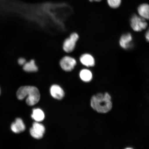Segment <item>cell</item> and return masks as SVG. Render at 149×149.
Listing matches in <instances>:
<instances>
[{
    "label": "cell",
    "instance_id": "cell-1",
    "mask_svg": "<svg viewBox=\"0 0 149 149\" xmlns=\"http://www.w3.org/2000/svg\"><path fill=\"white\" fill-rule=\"evenodd\" d=\"M91 105L92 109L98 113H108L113 107L111 97L107 92L98 93L92 97Z\"/></svg>",
    "mask_w": 149,
    "mask_h": 149
},
{
    "label": "cell",
    "instance_id": "cell-2",
    "mask_svg": "<svg viewBox=\"0 0 149 149\" xmlns=\"http://www.w3.org/2000/svg\"><path fill=\"white\" fill-rule=\"evenodd\" d=\"M130 25L134 31L136 32H141L146 29L148 24L146 20L134 14L130 18Z\"/></svg>",
    "mask_w": 149,
    "mask_h": 149
},
{
    "label": "cell",
    "instance_id": "cell-3",
    "mask_svg": "<svg viewBox=\"0 0 149 149\" xmlns=\"http://www.w3.org/2000/svg\"><path fill=\"white\" fill-rule=\"evenodd\" d=\"M26 102L28 105L33 106L38 103L40 99V94L38 88L34 86H29Z\"/></svg>",
    "mask_w": 149,
    "mask_h": 149
},
{
    "label": "cell",
    "instance_id": "cell-4",
    "mask_svg": "<svg viewBox=\"0 0 149 149\" xmlns=\"http://www.w3.org/2000/svg\"><path fill=\"white\" fill-rule=\"evenodd\" d=\"M79 36L77 33H74L69 37L65 40L63 43V49L66 53H70L74 51Z\"/></svg>",
    "mask_w": 149,
    "mask_h": 149
},
{
    "label": "cell",
    "instance_id": "cell-5",
    "mask_svg": "<svg viewBox=\"0 0 149 149\" xmlns=\"http://www.w3.org/2000/svg\"><path fill=\"white\" fill-rule=\"evenodd\" d=\"M59 64L63 70L69 72L74 70L77 64V61L73 57L65 56L61 59Z\"/></svg>",
    "mask_w": 149,
    "mask_h": 149
},
{
    "label": "cell",
    "instance_id": "cell-6",
    "mask_svg": "<svg viewBox=\"0 0 149 149\" xmlns=\"http://www.w3.org/2000/svg\"><path fill=\"white\" fill-rule=\"evenodd\" d=\"M45 130V128L43 125L38 122H36L33 124L32 127L30 130V133L34 138L40 139L43 136Z\"/></svg>",
    "mask_w": 149,
    "mask_h": 149
},
{
    "label": "cell",
    "instance_id": "cell-7",
    "mask_svg": "<svg viewBox=\"0 0 149 149\" xmlns=\"http://www.w3.org/2000/svg\"><path fill=\"white\" fill-rule=\"evenodd\" d=\"M133 39V37L130 33L122 35L119 40L120 46L124 49H129L132 47Z\"/></svg>",
    "mask_w": 149,
    "mask_h": 149
},
{
    "label": "cell",
    "instance_id": "cell-8",
    "mask_svg": "<svg viewBox=\"0 0 149 149\" xmlns=\"http://www.w3.org/2000/svg\"><path fill=\"white\" fill-rule=\"evenodd\" d=\"M79 60L82 64L88 68L94 66L95 64L94 57L88 53L82 55L80 57Z\"/></svg>",
    "mask_w": 149,
    "mask_h": 149
},
{
    "label": "cell",
    "instance_id": "cell-9",
    "mask_svg": "<svg viewBox=\"0 0 149 149\" xmlns=\"http://www.w3.org/2000/svg\"><path fill=\"white\" fill-rule=\"evenodd\" d=\"M50 93L52 96L56 99L61 100L64 96V91L58 85H52L50 89Z\"/></svg>",
    "mask_w": 149,
    "mask_h": 149
},
{
    "label": "cell",
    "instance_id": "cell-10",
    "mask_svg": "<svg viewBox=\"0 0 149 149\" xmlns=\"http://www.w3.org/2000/svg\"><path fill=\"white\" fill-rule=\"evenodd\" d=\"M11 129L14 133H19L25 130V126L21 119L17 118L11 125Z\"/></svg>",
    "mask_w": 149,
    "mask_h": 149
},
{
    "label": "cell",
    "instance_id": "cell-11",
    "mask_svg": "<svg viewBox=\"0 0 149 149\" xmlns=\"http://www.w3.org/2000/svg\"><path fill=\"white\" fill-rule=\"evenodd\" d=\"M137 12L139 16L146 20H148L149 6L148 3H143L139 5L137 8Z\"/></svg>",
    "mask_w": 149,
    "mask_h": 149
},
{
    "label": "cell",
    "instance_id": "cell-12",
    "mask_svg": "<svg viewBox=\"0 0 149 149\" xmlns=\"http://www.w3.org/2000/svg\"><path fill=\"white\" fill-rule=\"evenodd\" d=\"M79 76L82 81L85 82H89L92 79L93 74L90 70L84 69L80 71Z\"/></svg>",
    "mask_w": 149,
    "mask_h": 149
},
{
    "label": "cell",
    "instance_id": "cell-13",
    "mask_svg": "<svg viewBox=\"0 0 149 149\" xmlns=\"http://www.w3.org/2000/svg\"><path fill=\"white\" fill-rule=\"evenodd\" d=\"M23 70L27 72H35L38 70V67L37 66L34 60H31L29 62H26L23 65Z\"/></svg>",
    "mask_w": 149,
    "mask_h": 149
},
{
    "label": "cell",
    "instance_id": "cell-14",
    "mask_svg": "<svg viewBox=\"0 0 149 149\" xmlns=\"http://www.w3.org/2000/svg\"><path fill=\"white\" fill-rule=\"evenodd\" d=\"M31 117L37 122H41L45 118L44 113L41 109H35L33 111Z\"/></svg>",
    "mask_w": 149,
    "mask_h": 149
},
{
    "label": "cell",
    "instance_id": "cell-15",
    "mask_svg": "<svg viewBox=\"0 0 149 149\" xmlns=\"http://www.w3.org/2000/svg\"><path fill=\"white\" fill-rule=\"evenodd\" d=\"M29 86H24L20 87L17 92V96L18 100H22L26 97Z\"/></svg>",
    "mask_w": 149,
    "mask_h": 149
},
{
    "label": "cell",
    "instance_id": "cell-16",
    "mask_svg": "<svg viewBox=\"0 0 149 149\" xmlns=\"http://www.w3.org/2000/svg\"><path fill=\"white\" fill-rule=\"evenodd\" d=\"M122 1V0H107V3L111 8L116 9L120 6Z\"/></svg>",
    "mask_w": 149,
    "mask_h": 149
},
{
    "label": "cell",
    "instance_id": "cell-17",
    "mask_svg": "<svg viewBox=\"0 0 149 149\" xmlns=\"http://www.w3.org/2000/svg\"><path fill=\"white\" fill-rule=\"evenodd\" d=\"M26 62V60L24 58L21 57L19 58L18 60V64L20 65H23Z\"/></svg>",
    "mask_w": 149,
    "mask_h": 149
},
{
    "label": "cell",
    "instance_id": "cell-18",
    "mask_svg": "<svg viewBox=\"0 0 149 149\" xmlns=\"http://www.w3.org/2000/svg\"><path fill=\"white\" fill-rule=\"evenodd\" d=\"M145 39H146L147 42H148L149 40V33L148 30L147 31L146 33V34H145Z\"/></svg>",
    "mask_w": 149,
    "mask_h": 149
},
{
    "label": "cell",
    "instance_id": "cell-19",
    "mask_svg": "<svg viewBox=\"0 0 149 149\" xmlns=\"http://www.w3.org/2000/svg\"><path fill=\"white\" fill-rule=\"evenodd\" d=\"M102 1V0H89V1L91 2H92L93 1L100 2Z\"/></svg>",
    "mask_w": 149,
    "mask_h": 149
},
{
    "label": "cell",
    "instance_id": "cell-20",
    "mask_svg": "<svg viewBox=\"0 0 149 149\" xmlns=\"http://www.w3.org/2000/svg\"><path fill=\"white\" fill-rule=\"evenodd\" d=\"M1 88H0V94H1Z\"/></svg>",
    "mask_w": 149,
    "mask_h": 149
}]
</instances>
